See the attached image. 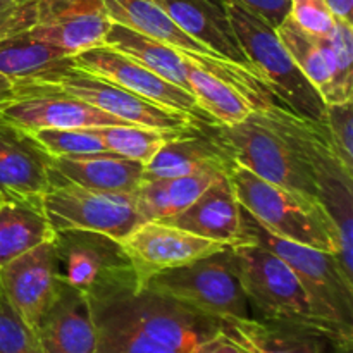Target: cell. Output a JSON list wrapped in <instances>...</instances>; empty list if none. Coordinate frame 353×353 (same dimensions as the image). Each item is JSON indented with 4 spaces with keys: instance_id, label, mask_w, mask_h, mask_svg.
I'll return each mask as SVG.
<instances>
[{
    "instance_id": "cell-1",
    "label": "cell",
    "mask_w": 353,
    "mask_h": 353,
    "mask_svg": "<svg viewBox=\"0 0 353 353\" xmlns=\"http://www.w3.org/2000/svg\"><path fill=\"white\" fill-rule=\"evenodd\" d=\"M97 353H188L221 333V321L140 286L130 265L103 272L86 292Z\"/></svg>"
},
{
    "instance_id": "cell-12",
    "label": "cell",
    "mask_w": 353,
    "mask_h": 353,
    "mask_svg": "<svg viewBox=\"0 0 353 353\" xmlns=\"http://www.w3.org/2000/svg\"><path fill=\"white\" fill-rule=\"evenodd\" d=\"M0 119L24 133L37 130L100 128L126 124L124 121L40 83L14 81V92L0 103Z\"/></svg>"
},
{
    "instance_id": "cell-35",
    "label": "cell",
    "mask_w": 353,
    "mask_h": 353,
    "mask_svg": "<svg viewBox=\"0 0 353 353\" xmlns=\"http://www.w3.org/2000/svg\"><path fill=\"white\" fill-rule=\"evenodd\" d=\"M331 143L348 169L353 171V102L326 103L324 121Z\"/></svg>"
},
{
    "instance_id": "cell-15",
    "label": "cell",
    "mask_w": 353,
    "mask_h": 353,
    "mask_svg": "<svg viewBox=\"0 0 353 353\" xmlns=\"http://www.w3.org/2000/svg\"><path fill=\"white\" fill-rule=\"evenodd\" d=\"M119 245L140 286L147 285L148 279L159 272L190 264L230 247L195 236L161 221H145L124 236Z\"/></svg>"
},
{
    "instance_id": "cell-2",
    "label": "cell",
    "mask_w": 353,
    "mask_h": 353,
    "mask_svg": "<svg viewBox=\"0 0 353 353\" xmlns=\"http://www.w3.org/2000/svg\"><path fill=\"white\" fill-rule=\"evenodd\" d=\"M259 112L305 162L317 200L336 228L338 262L353 281V171L341 161L324 126L299 117L279 103H271Z\"/></svg>"
},
{
    "instance_id": "cell-34",
    "label": "cell",
    "mask_w": 353,
    "mask_h": 353,
    "mask_svg": "<svg viewBox=\"0 0 353 353\" xmlns=\"http://www.w3.org/2000/svg\"><path fill=\"white\" fill-rule=\"evenodd\" d=\"M0 353H45L37 333L14 312L6 299L0 300Z\"/></svg>"
},
{
    "instance_id": "cell-22",
    "label": "cell",
    "mask_w": 353,
    "mask_h": 353,
    "mask_svg": "<svg viewBox=\"0 0 353 353\" xmlns=\"http://www.w3.org/2000/svg\"><path fill=\"white\" fill-rule=\"evenodd\" d=\"M143 172L145 164L112 152L64 155L50 161V185L69 183L100 192L133 193L143 181Z\"/></svg>"
},
{
    "instance_id": "cell-24",
    "label": "cell",
    "mask_w": 353,
    "mask_h": 353,
    "mask_svg": "<svg viewBox=\"0 0 353 353\" xmlns=\"http://www.w3.org/2000/svg\"><path fill=\"white\" fill-rule=\"evenodd\" d=\"M221 331L241 353H326L330 343L312 331L252 317L223 319Z\"/></svg>"
},
{
    "instance_id": "cell-30",
    "label": "cell",
    "mask_w": 353,
    "mask_h": 353,
    "mask_svg": "<svg viewBox=\"0 0 353 353\" xmlns=\"http://www.w3.org/2000/svg\"><path fill=\"white\" fill-rule=\"evenodd\" d=\"M276 33L302 74L319 92L323 100L326 99L331 86V69L317 34L303 31L290 16L276 28Z\"/></svg>"
},
{
    "instance_id": "cell-13",
    "label": "cell",
    "mask_w": 353,
    "mask_h": 353,
    "mask_svg": "<svg viewBox=\"0 0 353 353\" xmlns=\"http://www.w3.org/2000/svg\"><path fill=\"white\" fill-rule=\"evenodd\" d=\"M54 240L40 243L0 268V288L14 312L37 331L62 286Z\"/></svg>"
},
{
    "instance_id": "cell-20",
    "label": "cell",
    "mask_w": 353,
    "mask_h": 353,
    "mask_svg": "<svg viewBox=\"0 0 353 353\" xmlns=\"http://www.w3.org/2000/svg\"><path fill=\"white\" fill-rule=\"evenodd\" d=\"M152 2L157 3L183 31L210 48L214 54L255 71L248 62L243 48L238 43L228 16L226 3L221 0H152Z\"/></svg>"
},
{
    "instance_id": "cell-6",
    "label": "cell",
    "mask_w": 353,
    "mask_h": 353,
    "mask_svg": "<svg viewBox=\"0 0 353 353\" xmlns=\"http://www.w3.org/2000/svg\"><path fill=\"white\" fill-rule=\"evenodd\" d=\"M236 40L252 68L279 103L299 117L324 126L326 103L279 40L276 28L240 6H226Z\"/></svg>"
},
{
    "instance_id": "cell-7",
    "label": "cell",
    "mask_w": 353,
    "mask_h": 353,
    "mask_svg": "<svg viewBox=\"0 0 353 353\" xmlns=\"http://www.w3.org/2000/svg\"><path fill=\"white\" fill-rule=\"evenodd\" d=\"M102 3L112 23L123 24L174 48L190 62L234 86L241 95L247 97L255 110L279 103L257 72L214 54L210 48L183 31L152 0H102Z\"/></svg>"
},
{
    "instance_id": "cell-31",
    "label": "cell",
    "mask_w": 353,
    "mask_h": 353,
    "mask_svg": "<svg viewBox=\"0 0 353 353\" xmlns=\"http://www.w3.org/2000/svg\"><path fill=\"white\" fill-rule=\"evenodd\" d=\"M331 69V86L324 103L348 102L353 97V23L336 19L330 34H317Z\"/></svg>"
},
{
    "instance_id": "cell-19",
    "label": "cell",
    "mask_w": 353,
    "mask_h": 353,
    "mask_svg": "<svg viewBox=\"0 0 353 353\" xmlns=\"http://www.w3.org/2000/svg\"><path fill=\"white\" fill-rule=\"evenodd\" d=\"M62 281L86 293L110 269L123 268L128 259L119 241L93 231H57L54 236Z\"/></svg>"
},
{
    "instance_id": "cell-41",
    "label": "cell",
    "mask_w": 353,
    "mask_h": 353,
    "mask_svg": "<svg viewBox=\"0 0 353 353\" xmlns=\"http://www.w3.org/2000/svg\"><path fill=\"white\" fill-rule=\"evenodd\" d=\"M23 2H16V0H0V17L7 16V14L12 12L14 9L21 6Z\"/></svg>"
},
{
    "instance_id": "cell-10",
    "label": "cell",
    "mask_w": 353,
    "mask_h": 353,
    "mask_svg": "<svg viewBox=\"0 0 353 353\" xmlns=\"http://www.w3.org/2000/svg\"><path fill=\"white\" fill-rule=\"evenodd\" d=\"M26 81L61 90L133 126L152 128V130L174 134L199 130L203 126L200 121L181 110L169 109V107L157 105L150 100L141 99L102 76L72 65L71 61L62 68L52 69Z\"/></svg>"
},
{
    "instance_id": "cell-5",
    "label": "cell",
    "mask_w": 353,
    "mask_h": 353,
    "mask_svg": "<svg viewBox=\"0 0 353 353\" xmlns=\"http://www.w3.org/2000/svg\"><path fill=\"white\" fill-rule=\"evenodd\" d=\"M241 243L268 248L290 265L316 312L345 336L353 338V281L333 254L276 236L241 207Z\"/></svg>"
},
{
    "instance_id": "cell-11",
    "label": "cell",
    "mask_w": 353,
    "mask_h": 353,
    "mask_svg": "<svg viewBox=\"0 0 353 353\" xmlns=\"http://www.w3.org/2000/svg\"><path fill=\"white\" fill-rule=\"evenodd\" d=\"M41 207L54 231H93L121 241L145 223L133 193L100 192L69 183H52Z\"/></svg>"
},
{
    "instance_id": "cell-28",
    "label": "cell",
    "mask_w": 353,
    "mask_h": 353,
    "mask_svg": "<svg viewBox=\"0 0 353 353\" xmlns=\"http://www.w3.org/2000/svg\"><path fill=\"white\" fill-rule=\"evenodd\" d=\"M68 62L64 50L33 37L28 30L0 40V72L14 81L37 78Z\"/></svg>"
},
{
    "instance_id": "cell-8",
    "label": "cell",
    "mask_w": 353,
    "mask_h": 353,
    "mask_svg": "<svg viewBox=\"0 0 353 353\" xmlns=\"http://www.w3.org/2000/svg\"><path fill=\"white\" fill-rule=\"evenodd\" d=\"M145 286L219 321L250 317V303L231 247L159 272Z\"/></svg>"
},
{
    "instance_id": "cell-29",
    "label": "cell",
    "mask_w": 353,
    "mask_h": 353,
    "mask_svg": "<svg viewBox=\"0 0 353 353\" xmlns=\"http://www.w3.org/2000/svg\"><path fill=\"white\" fill-rule=\"evenodd\" d=\"M185 62L186 78H188L192 95L195 97L200 109L214 123L231 126V124H238L247 119L252 110H255L254 105L248 102L247 97L241 95L230 83L216 78L209 71L190 62L188 59H185Z\"/></svg>"
},
{
    "instance_id": "cell-40",
    "label": "cell",
    "mask_w": 353,
    "mask_h": 353,
    "mask_svg": "<svg viewBox=\"0 0 353 353\" xmlns=\"http://www.w3.org/2000/svg\"><path fill=\"white\" fill-rule=\"evenodd\" d=\"M14 92V79L0 72V103L6 99H9Z\"/></svg>"
},
{
    "instance_id": "cell-38",
    "label": "cell",
    "mask_w": 353,
    "mask_h": 353,
    "mask_svg": "<svg viewBox=\"0 0 353 353\" xmlns=\"http://www.w3.org/2000/svg\"><path fill=\"white\" fill-rule=\"evenodd\" d=\"M188 353H241V350L221 331L219 334L212 336L210 340L196 345Z\"/></svg>"
},
{
    "instance_id": "cell-17",
    "label": "cell",
    "mask_w": 353,
    "mask_h": 353,
    "mask_svg": "<svg viewBox=\"0 0 353 353\" xmlns=\"http://www.w3.org/2000/svg\"><path fill=\"white\" fill-rule=\"evenodd\" d=\"M161 223L230 247L241 243V205L228 171L217 176L186 209Z\"/></svg>"
},
{
    "instance_id": "cell-16",
    "label": "cell",
    "mask_w": 353,
    "mask_h": 353,
    "mask_svg": "<svg viewBox=\"0 0 353 353\" xmlns=\"http://www.w3.org/2000/svg\"><path fill=\"white\" fill-rule=\"evenodd\" d=\"M110 24L102 0H33V23L28 31L74 55L102 45Z\"/></svg>"
},
{
    "instance_id": "cell-3",
    "label": "cell",
    "mask_w": 353,
    "mask_h": 353,
    "mask_svg": "<svg viewBox=\"0 0 353 353\" xmlns=\"http://www.w3.org/2000/svg\"><path fill=\"white\" fill-rule=\"evenodd\" d=\"M231 248L245 296L261 314V319L312 331L333 347L353 345V338L345 336L316 312L300 279L278 255L247 241L231 245Z\"/></svg>"
},
{
    "instance_id": "cell-23",
    "label": "cell",
    "mask_w": 353,
    "mask_h": 353,
    "mask_svg": "<svg viewBox=\"0 0 353 353\" xmlns=\"http://www.w3.org/2000/svg\"><path fill=\"white\" fill-rule=\"evenodd\" d=\"M205 126L169 138L152 161L145 164L143 179L179 178L205 169L228 171L231 159Z\"/></svg>"
},
{
    "instance_id": "cell-27",
    "label": "cell",
    "mask_w": 353,
    "mask_h": 353,
    "mask_svg": "<svg viewBox=\"0 0 353 353\" xmlns=\"http://www.w3.org/2000/svg\"><path fill=\"white\" fill-rule=\"evenodd\" d=\"M103 45L117 52H123L128 57L134 59L141 65L150 69L152 72L164 78L165 81L192 93L188 78H186V62L174 48L119 23L110 24Z\"/></svg>"
},
{
    "instance_id": "cell-25",
    "label": "cell",
    "mask_w": 353,
    "mask_h": 353,
    "mask_svg": "<svg viewBox=\"0 0 353 353\" xmlns=\"http://www.w3.org/2000/svg\"><path fill=\"white\" fill-rule=\"evenodd\" d=\"M54 236L41 199L0 193V268Z\"/></svg>"
},
{
    "instance_id": "cell-43",
    "label": "cell",
    "mask_w": 353,
    "mask_h": 353,
    "mask_svg": "<svg viewBox=\"0 0 353 353\" xmlns=\"http://www.w3.org/2000/svg\"><path fill=\"white\" fill-rule=\"evenodd\" d=\"M16 2H26V0H16Z\"/></svg>"
},
{
    "instance_id": "cell-39",
    "label": "cell",
    "mask_w": 353,
    "mask_h": 353,
    "mask_svg": "<svg viewBox=\"0 0 353 353\" xmlns=\"http://www.w3.org/2000/svg\"><path fill=\"white\" fill-rule=\"evenodd\" d=\"M326 3L336 19L353 23V0H326Z\"/></svg>"
},
{
    "instance_id": "cell-21",
    "label": "cell",
    "mask_w": 353,
    "mask_h": 353,
    "mask_svg": "<svg viewBox=\"0 0 353 353\" xmlns=\"http://www.w3.org/2000/svg\"><path fill=\"white\" fill-rule=\"evenodd\" d=\"M50 161L24 131L0 119V193L41 199L50 185Z\"/></svg>"
},
{
    "instance_id": "cell-32",
    "label": "cell",
    "mask_w": 353,
    "mask_h": 353,
    "mask_svg": "<svg viewBox=\"0 0 353 353\" xmlns=\"http://www.w3.org/2000/svg\"><path fill=\"white\" fill-rule=\"evenodd\" d=\"M95 131L102 138L107 150L131 159V161L141 162V164H148L152 157L161 150L162 145L169 138L176 137L174 133H165V131H157L152 130V128L133 126V124L100 126L95 128Z\"/></svg>"
},
{
    "instance_id": "cell-26",
    "label": "cell",
    "mask_w": 353,
    "mask_h": 353,
    "mask_svg": "<svg viewBox=\"0 0 353 353\" xmlns=\"http://www.w3.org/2000/svg\"><path fill=\"white\" fill-rule=\"evenodd\" d=\"M226 171L205 169L195 174L165 179H143L133 192L145 221H162L181 212L214 179Z\"/></svg>"
},
{
    "instance_id": "cell-42",
    "label": "cell",
    "mask_w": 353,
    "mask_h": 353,
    "mask_svg": "<svg viewBox=\"0 0 353 353\" xmlns=\"http://www.w3.org/2000/svg\"><path fill=\"white\" fill-rule=\"evenodd\" d=\"M3 299V295H2V288H0V300Z\"/></svg>"
},
{
    "instance_id": "cell-18",
    "label": "cell",
    "mask_w": 353,
    "mask_h": 353,
    "mask_svg": "<svg viewBox=\"0 0 353 353\" xmlns=\"http://www.w3.org/2000/svg\"><path fill=\"white\" fill-rule=\"evenodd\" d=\"M34 333L45 353H97V331L86 293L62 283Z\"/></svg>"
},
{
    "instance_id": "cell-14",
    "label": "cell",
    "mask_w": 353,
    "mask_h": 353,
    "mask_svg": "<svg viewBox=\"0 0 353 353\" xmlns=\"http://www.w3.org/2000/svg\"><path fill=\"white\" fill-rule=\"evenodd\" d=\"M69 61L72 65H78L85 71L102 76V78L109 79V81L130 90L134 95L157 103V105L181 110V112L195 117L202 124H216L200 109L192 93L165 81L164 78L152 72L150 69L141 65L134 59L128 57L126 54L114 50L107 45H97L88 50L69 55Z\"/></svg>"
},
{
    "instance_id": "cell-36",
    "label": "cell",
    "mask_w": 353,
    "mask_h": 353,
    "mask_svg": "<svg viewBox=\"0 0 353 353\" xmlns=\"http://www.w3.org/2000/svg\"><path fill=\"white\" fill-rule=\"evenodd\" d=\"M288 16L310 34H330L336 23L326 0H290Z\"/></svg>"
},
{
    "instance_id": "cell-37",
    "label": "cell",
    "mask_w": 353,
    "mask_h": 353,
    "mask_svg": "<svg viewBox=\"0 0 353 353\" xmlns=\"http://www.w3.org/2000/svg\"><path fill=\"white\" fill-rule=\"evenodd\" d=\"M223 3H233L250 10L262 17L272 28H278L290 14V0H221Z\"/></svg>"
},
{
    "instance_id": "cell-9",
    "label": "cell",
    "mask_w": 353,
    "mask_h": 353,
    "mask_svg": "<svg viewBox=\"0 0 353 353\" xmlns=\"http://www.w3.org/2000/svg\"><path fill=\"white\" fill-rule=\"evenodd\" d=\"M205 130L219 141L233 164L269 183L316 196L305 162L259 110H252L238 124H207Z\"/></svg>"
},
{
    "instance_id": "cell-33",
    "label": "cell",
    "mask_w": 353,
    "mask_h": 353,
    "mask_svg": "<svg viewBox=\"0 0 353 353\" xmlns=\"http://www.w3.org/2000/svg\"><path fill=\"white\" fill-rule=\"evenodd\" d=\"M30 134L45 154L54 157L64 155H86L109 152L95 128H65V130H37Z\"/></svg>"
},
{
    "instance_id": "cell-4",
    "label": "cell",
    "mask_w": 353,
    "mask_h": 353,
    "mask_svg": "<svg viewBox=\"0 0 353 353\" xmlns=\"http://www.w3.org/2000/svg\"><path fill=\"white\" fill-rule=\"evenodd\" d=\"M228 178L238 203L276 236L333 254L338 259L340 240L336 228L319 200L259 178L233 164Z\"/></svg>"
}]
</instances>
